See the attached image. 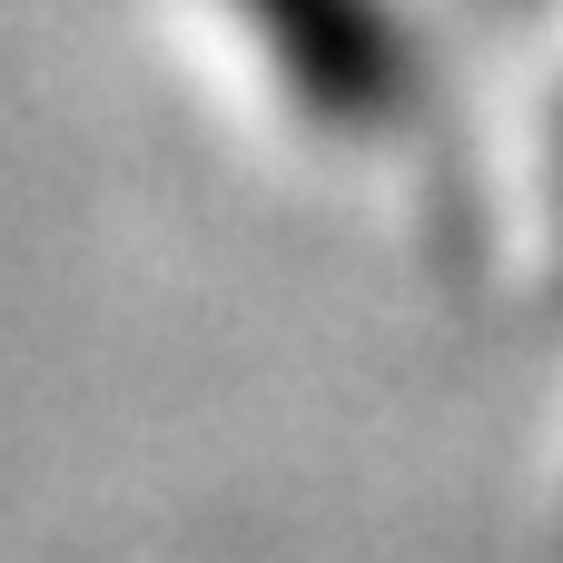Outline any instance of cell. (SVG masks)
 Here are the masks:
<instances>
[{"instance_id": "obj_1", "label": "cell", "mask_w": 563, "mask_h": 563, "mask_svg": "<svg viewBox=\"0 0 563 563\" xmlns=\"http://www.w3.org/2000/svg\"><path fill=\"white\" fill-rule=\"evenodd\" d=\"M277 59V79L346 139L406 109V30L386 0H238Z\"/></svg>"}]
</instances>
